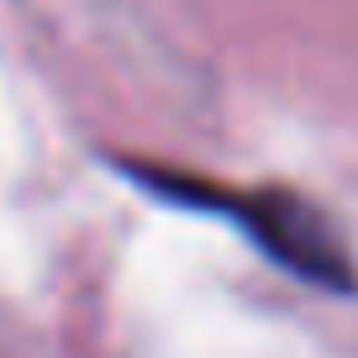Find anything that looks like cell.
Returning a JSON list of instances; mask_svg holds the SVG:
<instances>
[{
  "label": "cell",
  "mask_w": 358,
  "mask_h": 358,
  "mask_svg": "<svg viewBox=\"0 0 358 358\" xmlns=\"http://www.w3.org/2000/svg\"><path fill=\"white\" fill-rule=\"evenodd\" d=\"M143 190L169 195L174 206H190V211H211L227 216L268 264L290 268L295 280H311V285H348V258L337 253V243L316 227V216H306L295 201H264V195H216L201 190V185H179L169 174H143L137 179Z\"/></svg>",
  "instance_id": "obj_1"
}]
</instances>
